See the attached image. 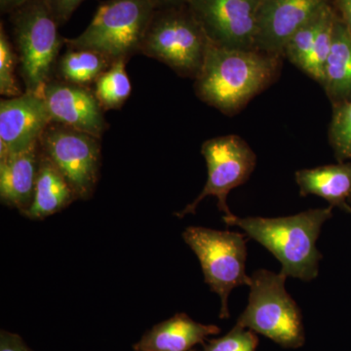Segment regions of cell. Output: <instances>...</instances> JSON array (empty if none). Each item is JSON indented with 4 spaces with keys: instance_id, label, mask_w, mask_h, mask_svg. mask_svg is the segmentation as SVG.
Listing matches in <instances>:
<instances>
[{
    "instance_id": "29",
    "label": "cell",
    "mask_w": 351,
    "mask_h": 351,
    "mask_svg": "<svg viewBox=\"0 0 351 351\" xmlns=\"http://www.w3.org/2000/svg\"><path fill=\"white\" fill-rule=\"evenodd\" d=\"M336 2L343 16L341 20L351 32V0H336Z\"/></svg>"
},
{
    "instance_id": "8",
    "label": "cell",
    "mask_w": 351,
    "mask_h": 351,
    "mask_svg": "<svg viewBox=\"0 0 351 351\" xmlns=\"http://www.w3.org/2000/svg\"><path fill=\"white\" fill-rule=\"evenodd\" d=\"M101 138L50 122L39 140L41 151L57 166L78 199L92 197L100 178Z\"/></svg>"
},
{
    "instance_id": "21",
    "label": "cell",
    "mask_w": 351,
    "mask_h": 351,
    "mask_svg": "<svg viewBox=\"0 0 351 351\" xmlns=\"http://www.w3.org/2000/svg\"><path fill=\"white\" fill-rule=\"evenodd\" d=\"M337 18L338 16L332 11L331 6H328L321 19L313 52L307 62L306 69H304V73L319 82L321 85L324 82L325 64L331 51Z\"/></svg>"
},
{
    "instance_id": "6",
    "label": "cell",
    "mask_w": 351,
    "mask_h": 351,
    "mask_svg": "<svg viewBox=\"0 0 351 351\" xmlns=\"http://www.w3.org/2000/svg\"><path fill=\"white\" fill-rule=\"evenodd\" d=\"M154 0H106L80 36L66 38L75 49L97 51L113 62L140 54L154 11Z\"/></svg>"
},
{
    "instance_id": "19",
    "label": "cell",
    "mask_w": 351,
    "mask_h": 351,
    "mask_svg": "<svg viewBox=\"0 0 351 351\" xmlns=\"http://www.w3.org/2000/svg\"><path fill=\"white\" fill-rule=\"evenodd\" d=\"M114 62L97 51L69 48L58 60L54 78L90 88Z\"/></svg>"
},
{
    "instance_id": "11",
    "label": "cell",
    "mask_w": 351,
    "mask_h": 351,
    "mask_svg": "<svg viewBox=\"0 0 351 351\" xmlns=\"http://www.w3.org/2000/svg\"><path fill=\"white\" fill-rule=\"evenodd\" d=\"M328 5V0H261L255 50L281 54L289 39Z\"/></svg>"
},
{
    "instance_id": "2",
    "label": "cell",
    "mask_w": 351,
    "mask_h": 351,
    "mask_svg": "<svg viewBox=\"0 0 351 351\" xmlns=\"http://www.w3.org/2000/svg\"><path fill=\"white\" fill-rule=\"evenodd\" d=\"M277 64L274 55L211 43L195 77L196 95L211 107L232 114L269 84Z\"/></svg>"
},
{
    "instance_id": "5",
    "label": "cell",
    "mask_w": 351,
    "mask_h": 351,
    "mask_svg": "<svg viewBox=\"0 0 351 351\" xmlns=\"http://www.w3.org/2000/svg\"><path fill=\"white\" fill-rule=\"evenodd\" d=\"M210 44L189 5L164 7L154 11L140 54L167 64L178 75L195 78Z\"/></svg>"
},
{
    "instance_id": "16",
    "label": "cell",
    "mask_w": 351,
    "mask_h": 351,
    "mask_svg": "<svg viewBox=\"0 0 351 351\" xmlns=\"http://www.w3.org/2000/svg\"><path fill=\"white\" fill-rule=\"evenodd\" d=\"M76 199L77 195L63 173L41 151L34 198L25 216L31 219H43L59 213Z\"/></svg>"
},
{
    "instance_id": "28",
    "label": "cell",
    "mask_w": 351,
    "mask_h": 351,
    "mask_svg": "<svg viewBox=\"0 0 351 351\" xmlns=\"http://www.w3.org/2000/svg\"><path fill=\"white\" fill-rule=\"evenodd\" d=\"M32 0H0V10L2 14H11Z\"/></svg>"
},
{
    "instance_id": "30",
    "label": "cell",
    "mask_w": 351,
    "mask_h": 351,
    "mask_svg": "<svg viewBox=\"0 0 351 351\" xmlns=\"http://www.w3.org/2000/svg\"><path fill=\"white\" fill-rule=\"evenodd\" d=\"M157 8L188 5L191 0H154Z\"/></svg>"
},
{
    "instance_id": "13",
    "label": "cell",
    "mask_w": 351,
    "mask_h": 351,
    "mask_svg": "<svg viewBox=\"0 0 351 351\" xmlns=\"http://www.w3.org/2000/svg\"><path fill=\"white\" fill-rule=\"evenodd\" d=\"M50 121L101 138L108 129L104 110L91 88L53 78L43 95Z\"/></svg>"
},
{
    "instance_id": "9",
    "label": "cell",
    "mask_w": 351,
    "mask_h": 351,
    "mask_svg": "<svg viewBox=\"0 0 351 351\" xmlns=\"http://www.w3.org/2000/svg\"><path fill=\"white\" fill-rule=\"evenodd\" d=\"M206 161L208 178L204 189L193 202L176 213L179 219L195 214L201 201L208 196L218 199L219 211L232 216L228 206V193L248 181L256 167V156L251 147L237 135L221 136L208 140L201 147Z\"/></svg>"
},
{
    "instance_id": "3",
    "label": "cell",
    "mask_w": 351,
    "mask_h": 351,
    "mask_svg": "<svg viewBox=\"0 0 351 351\" xmlns=\"http://www.w3.org/2000/svg\"><path fill=\"white\" fill-rule=\"evenodd\" d=\"M9 20L25 93L43 96L54 78L66 38L60 34V25L44 0L27 2L9 14Z\"/></svg>"
},
{
    "instance_id": "15",
    "label": "cell",
    "mask_w": 351,
    "mask_h": 351,
    "mask_svg": "<svg viewBox=\"0 0 351 351\" xmlns=\"http://www.w3.org/2000/svg\"><path fill=\"white\" fill-rule=\"evenodd\" d=\"M221 332L216 325L196 322L186 313H177L158 323L134 345L135 351H191L208 337Z\"/></svg>"
},
{
    "instance_id": "25",
    "label": "cell",
    "mask_w": 351,
    "mask_h": 351,
    "mask_svg": "<svg viewBox=\"0 0 351 351\" xmlns=\"http://www.w3.org/2000/svg\"><path fill=\"white\" fill-rule=\"evenodd\" d=\"M257 332L246 328L235 326L221 338L210 339L203 343L201 351H257Z\"/></svg>"
},
{
    "instance_id": "12",
    "label": "cell",
    "mask_w": 351,
    "mask_h": 351,
    "mask_svg": "<svg viewBox=\"0 0 351 351\" xmlns=\"http://www.w3.org/2000/svg\"><path fill=\"white\" fill-rule=\"evenodd\" d=\"M43 96L25 93L0 101V157L20 154L39 144L50 124Z\"/></svg>"
},
{
    "instance_id": "10",
    "label": "cell",
    "mask_w": 351,
    "mask_h": 351,
    "mask_svg": "<svg viewBox=\"0 0 351 351\" xmlns=\"http://www.w3.org/2000/svg\"><path fill=\"white\" fill-rule=\"evenodd\" d=\"M261 0H191L189 7L212 43L255 50Z\"/></svg>"
},
{
    "instance_id": "22",
    "label": "cell",
    "mask_w": 351,
    "mask_h": 351,
    "mask_svg": "<svg viewBox=\"0 0 351 351\" xmlns=\"http://www.w3.org/2000/svg\"><path fill=\"white\" fill-rule=\"evenodd\" d=\"M327 7H325L315 18L309 21L307 24L295 32L294 36L289 39L285 48H284L283 53L290 60L291 63L295 64L302 71L306 69L307 62L313 52L316 34L319 29L323 13L326 10Z\"/></svg>"
},
{
    "instance_id": "7",
    "label": "cell",
    "mask_w": 351,
    "mask_h": 351,
    "mask_svg": "<svg viewBox=\"0 0 351 351\" xmlns=\"http://www.w3.org/2000/svg\"><path fill=\"white\" fill-rule=\"evenodd\" d=\"M182 239L199 261L205 282L221 299L219 318L228 319L230 293L251 284V276L246 274L248 239L242 233L203 226H189Z\"/></svg>"
},
{
    "instance_id": "26",
    "label": "cell",
    "mask_w": 351,
    "mask_h": 351,
    "mask_svg": "<svg viewBox=\"0 0 351 351\" xmlns=\"http://www.w3.org/2000/svg\"><path fill=\"white\" fill-rule=\"evenodd\" d=\"M59 25L66 24L84 0H44Z\"/></svg>"
},
{
    "instance_id": "18",
    "label": "cell",
    "mask_w": 351,
    "mask_h": 351,
    "mask_svg": "<svg viewBox=\"0 0 351 351\" xmlns=\"http://www.w3.org/2000/svg\"><path fill=\"white\" fill-rule=\"evenodd\" d=\"M322 85L332 98L351 96V32L339 17L335 24Z\"/></svg>"
},
{
    "instance_id": "31",
    "label": "cell",
    "mask_w": 351,
    "mask_h": 351,
    "mask_svg": "<svg viewBox=\"0 0 351 351\" xmlns=\"http://www.w3.org/2000/svg\"><path fill=\"white\" fill-rule=\"evenodd\" d=\"M191 351H195V350H191Z\"/></svg>"
},
{
    "instance_id": "17",
    "label": "cell",
    "mask_w": 351,
    "mask_h": 351,
    "mask_svg": "<svg viewBox=\"0 0 351 351\" xmlns=\"http://www.w3.org/2000/svg\"><path fill=\"white\" fill-rule=\"evenodd\" d=\"M295 179L302 196H319L332 207L343 206L351 195V165L348 164L299 170Z\"/></svg>"
},
{
    "instance_id": "1",
    "label": "cell",
    "mask_w": 351,
    "mask_h": 351,
    "mask_svg": "<svg viewBox=\"0 0 351 351\" xmlns=\"http://www.w3.org/2000/svg\"><path fill=\"white\" fill-rule=\"evenodd\" d=\"M332 207L306 210L279 218L223 216L230 226H239L280 262L281 271L287 277L309 282L319 274L322 258L316 246L323 225L331 219Z\"/></svg>"
},
{
    "instance_id": "14",
    "label": "cell",
    "mask_w": 351,
    "mask_h": 351,
    "mask_svg": "<svg viewBox=\"0 0 351 351\" xmlns=\"http://www.w3.org/2000/svg\"><path fill=\"white\" fill-rule=\"evenodd\" d=\"M40 158L39 144L20 154L0 157V199L3 204L16 208L23 214L29 209Z\"/></svg>"
},
{
    "instance_id": "20",
    "label": "cell",
    "mask_w": 351,
    "mask_h": 351,
    "mask_svg": "<svg viewBox=\"0 0 351 351\" xmlns=\"http://www.w3.org/2000/svg\"><path fill=\"white\" fill-rule=\"evenodd\" d=\"M126 60H119L95 82L93 91L104 110H119L130 97L132 86Z\"/></svg>"
},
{
    "instance_id": "4",
    "label": "cell",
    "mask_w": 351,
    "mask_h": 351,
    "mask_svg": "<svg viewBox=\"0 0 351 351\" xmlns=\"http://www.w3.org/2000/svg\"><path fill=\"white\" fill-rule=\"evenodd\" d=\"M282 272L258 269L251 276L248 304L237 325L271 339L284 348L306 343L301 309L286 290Z\"/></svg>"
},
{
    "instance_id": "23",
    "label": "cell",
    "mask_w": 351,
    "mask_h": 351,
    "mask_svg": "<svg viewBox=\"0 0 351 351\" xmlns=\"http://www.w3.org/2000/svg\"><path fill=\"white\" fill-rule=\"evenodd\" d=\"M18 62L17 53L4 29L0 25V94L7 98H14L23 95L22 89L16 77Z\"/></svg>"
},
{
    "instance_id": "24",
    "label": "cell",
    "mask_w": 351,
    "mask_h": 351,
    "mask_svg": "<svg viewBox=\"0 0 351 351\" xmlns=\"http://www.w3.org/2000/svg\"><path fill=\"white\" fill-rule=\"evenodd\" d=\"M330 138L341 158L351 159V101L341 104L335 110Z\"/></svg>"
},
{
    "instance_id": "27",
    "label": "cell",
    "mask_w": 351,
    "mask_h": 351,
    "mask_svg": "<svg viewBox=\"0 0 351 351\" xmlns=\"http://www.w3.org/2000/svg\"><path fill=\"white\" fill-rule=\"evenodd\" d=\"M0 351H32L18 335L4 331L0 332Z\"/></svg>"
}]
</instances>
